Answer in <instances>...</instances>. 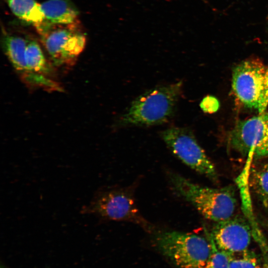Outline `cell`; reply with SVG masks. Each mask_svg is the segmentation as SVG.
Here are the masks:
<instances>
[{
	"mask_svg": "<svg viewBox=\"0 0 268 268\" xmlns=\"http://www.w3.org/2000/svg\"><path fill=\"white\" fill-rule=\"evenodd\" d=\"M168 179L175 193L191 203L206 219L217 222L233 216L237 205L235 188H211L194 183L174 172Z\"/></svg>",
	"mask_w": 268,
	"mask_h": 268,
	"instance_id": "1",
	"label": "cell"
},
{
	"mask_svg": "<svg viewBox=\"0 0 268 268\" xmlns=\"http://www.w3.org/2000/svg\"><path fill=\"white\" fill-rule=\"evenodd\" d=\"M182 80L158 86L136 97L121 117L124 125L152 126L167 122L181 95Z\"/></svg>",
	"mask_w": 268,
	"mask_h": 268,
	"instance_id": "2",
	"label": "cell"
},
{
	"mask_svg": "<svg viewBox=\"0 0 268 268\" xmlns=\"http://www.w3.org/2000/svg\"><path fill=\"white\" fill-rule=\"evenodd\" d=\"M76 24H56L45 20L35 25L57 70L71 68L85 48L86 37Z\"/></svg>",
	"mask_w": 268,
	"mask_h": 268,
	"instance_id": "3",
	"label": "cell"
},
{
	"mask_svg": "<svg viewBox=\"0 0 268 268\" xmlns=\"http://www.w3.org/2000/svg\"><path fill=\"white\" fill-rule=\"evenodd\" d=\"M159 249L180 268H205L211 252L210 242L195 234L163 231L154 236Z\"/></svg>",
	"mask_w": 268,
	"mask_h": 268,
	"instance_id": "4",
	"label": "cell"
},
{
	"mask_svg": "<svg viewBox=\"0 0 268 268\" xmlns=\"http://www.w3.org/2000/svg\"><path fill=\"white\" fill-rule=\"evenodd\" d=\"M81 211L105 220L134 222L147 229L151 227L139 213L130 191L122 189L98 192Z\"/></svg>",
	"mask_w": 268,
	"mask_h": 268,
	"instance_id": "5",
	"label": "cell"
},
{
	"mask_svg": "<svg viewBox=\"0 0 268 268\" xmlns=\"http://www.w3.org/2000/svg\"><path fill=\"white\" fill-rule=\"evenodd\" d=\"M160 136L183 163L211 181H217L215 167L191 132L185 128L171 127L162 131Z\"/></svg>",
	"mask_w": 268,
	"mask_h": 268,
	"instance_id": "6",
	"label": "cell"
},
{
	"mask_svg": "<svg viewBox=\"0 0 268 268\" xmlns=\"http://www.w3.org/2000/svg\"><path fill=\"white\" fill-rule=\"evenodd\" d=\"M229 139L231 147L244 156L268 157V113L239 121Z\"/></svg>",
	"mask_w": 268,
	"mask_h": 268,
	"instance_id": "7",
	"label": "cell"
},
{
	"mask_svg": "<svg viewBox=\"0 0 268 268\" xmlns=\"http://www.w3.org/2000/svg\"><path fill=\"white\" fill-rule=\"evenodd\" d=\"M266 67L258 59L246 60L238 65L232 74V90L246 107L258 109Z\"/></svg>",
	"mask_w": 268,
	"mask_h": 268,
	"instance_id": "8",
	"label": "cell"
},
{
	"mask_svg": "<svg viewBox=\"0 0 268 268\" xmlns=\"http://www.w3.org/2000/svg\"><path fill=\"white\" fill-rule=\"evenodd\" d=\"M27 40L17 36L6 35L3 37L4 52L21 80L31 89H42L48 92H63V87L57 80L39 75L33 72L25 59Z\"/></svg>",
	"mask_w": 268,
	"mask_h": 268,
	"instance_id": "9",
	"label": "cell"
},
{
	"mask_svg": "<svg viewBox=\"0 0 268 268\" xmlns=\"http://www.w3.org/2000/svg\"><path fill=\"white\" fill-rule=\"evenodd\" d=\"M207 233L217 248L230 255L251 249L253 232L249 222L242 216L215 222Z\"/></svg>",
	"mask_w": 268,
	"mask_h": 268,
	"instance_id": "10",
	"label": "cell"
},
{
	"mask_svg": "<svg viewBox=\"0 0 268 268\" xmlns=\"http://www.w3.org/2000/svg\"><path fill=\"white\" fill-rule=\"evenodd\" d=\"M45 20L56 24L76 22L78 11L70 0H47L41 3Z\"/></svg>",
	"mask_w": 268,
	"mask_h": 268,
	"instance_id": "11",
	"label": "cell"
},
{
	"mask_svg": "<svg viewBox=\"0 0 268 268\" xmlns=\"http://www.w3.org/2000/svg\"><path fill=\"white\" fill-rule=\"evenodd\" d=\"M25 59L33 72L43 77L57 80V70L51 61L47 59L40 46L36 41H27Z\"/></svg>",
	"mask_w": 268,
	"mask_h": 268,
	"instance_id": "12",
	"label": "cell"
},
{
	"mask_svg": "<svg viewBox=\"0 0 268 268\" xmlns=\"http://www.w3.org/2000/svg\"><path fill=\"white\" fill-rule=\"evenodd\" d=\"M7 3L15 15L27 22L36 25L45 20L41 4L35 0H7Z\"/></svg>",
	"mask_w": 268,
	"mask_h": 268,
	"instance_id": "13",
	"label": "cell"
},
{
	"mask_svg": "<svg viewBox=\"0 0 268 268\" xmlns=\"http://www.w3.org/2000/svg\"><path fill=\"white\" fill-rule=\"evenodd\" d=\"M229 268H268V251L250 249L231 255Z\"/></svg>",
	"mask_w": 268,
	"mask_h": 268,
	"instance_id": "14",
	"label": "cell"
},
{
	"mask_svg": "<svg viewBox=\"0 0 268 268\" xmlns=\"http://www.w3.org/2000/svg\"><path fill=\"white\" fill-rule=\"evenodd\" d=\"M250 183L264 207L268 209V164L252 169Z\"/></svg>",
	"mask_w": 268,
	"mask_h": 268,
	"instance_id": "15",
	"label": "cell"
},
{
	"mask_svg": "<svg viewBox=\"0 0 268 268\" xmlns=\"http://www.w3.org/2000/svg\"><path fill=\"white\" fill-rule=\"evenodd\" d=\"M211 245V252L205 268H229L231 255L217 248L206 232Z\"/></svg>",
	"mask_w": 268,
	"mask_h": 268,
	"instance_id": "16",
	"label": "cell"
},
{
	"mask_svg": "<svg viewBox=\"0 0 268 268\" xmlns=\"http://www.w3.org/2000/svg\"><path fill=\"white\" fill-rule=\"evenodd\" d=\"M200 105L203 112L207 113H212L218 110L219 102L215 97L212 96H207L202 99Z\"/></svg>",
	"mask_w": 268,
	"mask_h": 268,
	"instance_id": "17",
	"label": "cell"
},
{
	"mask_svg": "<svg viewBox=\"0 0 268 268\" xmlns=\"http://www.w3.org/2000/svg\"><path fill=\"white\" fill-rule=\"evenodd\" d=\"M268 105V67L266 68L264 77L263 91L261 96L258 111L259 113L265 111Z\"/></svg>",
	"mask_w": 268,
	"mask_h": 268,
	"instance_id": "18",
	"label": "cell"
}]
</instances>
